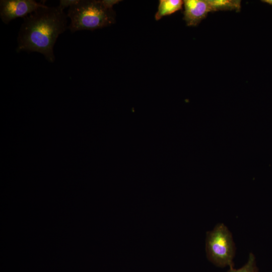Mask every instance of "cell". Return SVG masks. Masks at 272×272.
<instances>
[{
  "instance_id": "1",
  "label": "cell",
  "mask_w": 272,
  "mask_h": 272,
  "mask_svg": "<svg viewBox=\"0 0 272 272\" xmlns=\"http://www.w3.org/2000/svg\"><path fill=\"white\" fill-rule=\"evenodd\" d=\"M67 18L58 6L45 5L26 16L18 32L17 52H39L53 62L54 46L58 36L68 29Z\"/></svg>"
},
{
  "instance_id": "2",
  "label": "cell",
  "mask_w": 272,
  "mask_h": 272,
  "mask_svg": "<svg viewBox=\"0 0 272 272\" xmlns=\"http://www.w3.org/2000/svg\"><path fill=\"white\" fill-rule=\"evenodd\" d=\"M117 0H79L69 8L67 16L71 20L68 29L72 33L81 30H94L115 22L113 6Z\"/></svg>"
},
{
  "instance_id": "3",
  "label": "cell",
  "mask_w": 272,
  "mask_h": 272,
  "mask_svg": "<svg viewBox=\"0 0 272 272\" xmlns=\"http://www.w3.org/2000/svg\"><path fill=\"white\" fill-rule=\"evenodd\" d=\"M206 250L209 259L217 266L233 267L235 245L231 233L223 224L207 233Z\"/></svg>"
},
{
  "instance_id": "4",
  "label": "cell",
  "mask_w": 272,
  "mask_h": 272,
  "mask_svg": "<svg viewBox=\"0 0 272 272\" xmlns=\"http://www.w3.org/2000/svg\"><path fill=\"white\" fill-rule=\"evenodd\" d=\"M44 3L34 0H1L0 18L6 24L20 17H26L41 7Z\"/></svg>"
},
{
  "instance_id": "5",
  "label": "cell",
  "mask_w": 272,
  "mask_h": 272,
  "mask_svg": "<svg viewBox=\"0 0 272 272\" xmlns=\"http://www.w3.org/2000/svg\"><path fill=\"white\" fill-rule=\"evenodd\" d=\"M184 20L189 26H197L212 12L209 0H185Z\"/></svg>"
},
{
  "instance_id": "6",
  "label": "cell",
  "mask_w": 272,
  "mask_h": 272,
  "mask_svg": "<svg viewBox=\"0 0 272 272\" xmlns=\"http://www.w3.org/2000/svg\"><path fill=\"white\" fill-rule=\"evenodd\" d=\"M183 2L181 0H161L155 19L159 20L163 17L170 15L181 9Z\"/></svg>"
},
{
  "instance_id": "7",
  "label": "cell",
  "mask_w": 272,
  "mask_h": 272,
  "mask_svg": "<svg viewBox=\"0 0 272 272\" xmlns=\"http://www.w3.org/2000/svg\"><path fill=\"white\" fill-rule=\"evenodd\" d=\"M212 12L236 10L241 8V1L235 0H209Z\"/></svg>"
},
{
  "instance_id": "8",
  "label": "cell",
  "mask_w": 272,
  "mask_h": 272,
  "mask_svg": "<svg viewBox=\"0 0 272 272\" xmlns=\"http://www.w3.org/2000/svg\"><path fill=\"white\" fill-rule=\"evenodd\" d=\"M228 272H258L254 255L250 254L247 262L242 267L238 269L230 267Z\"/></svg>"
},
{
  "instance_id": "9",
  "label": "cell",
  "mask_w": 272,
  "mask_h": 272,
  "mask_svg": "<svg viewBox=\"0 0 272 272\" xmlns=\"http://www.w3.org/2000/svg\"><path fill=\"white\" fill-rule=\"evenodd\" d=\"M79 0H60L58 7L62 10L66 8H70L78 2Z\"/></svg>"
},
{
  "instance_id": "10",
  "label": "cell",
  "mask_w": 272,
  "mask_h": 272,
  "mask_svg": "<svg viewBox=\"0 0 272 272\" xmlns=\"http://www.w3.org/2000/svg\"><path fill=\"white\" fill-rule=\"evenodd\" d=\"M261 2L272 6V0H263Z\"/></svg>"
}]
</instances>
